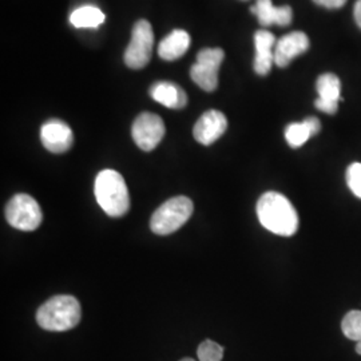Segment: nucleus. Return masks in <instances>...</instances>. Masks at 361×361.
Returning <instances> with one entry per match:
<instances>
[{
  "instance_id": "obj_11",
  "label": "nucleus",
  "mask_w": 361,
  "mask_h": 361,
  "mask_svg": "<svg viewBox=\"0 0 361 361\" xmlns=\"http://www.w3.org/2000/svg\"><path fill=\"white\" fill-rule=\"evenodd\" d=\"M316 89L319 92V98L314 102L316 109L325 114H336L338 109V102L343 101L341 82L338 77L332 73H325L317 79Z\"/></svg>"
},
{
  "instance_id": "obj_24",
  "label": "nucleus",
  "mask_w": 361,
  "mask_h": 361,
  "mask_svg": "<svg viewBox=\"0 0 361 361\" xmlns=\"http://www.w3.org/2000/svg\"><path fill=\"white\" fill-rule=\"evenodd\" d=\"M356 352L361 356V341H357V344H356Z\"/></svg>"
},
{
  "instance_id": "obj_23",
  "label": "nucleus",
  "mask_w": 361,
  "mask_h": 361,
  "mask_svg": "<svg viewBox=\"0 0 361 361\" xmlns=\"http://www.w3.org/2000/svg\"><path fill=\"white\" fill-rule=\"evenodd\" d=\"M355 20H356V23H357V26L361 28V0H357L356 1V4H355Z\"/></svg>"
},
{
  "instance_id": "obj_22",
  "label": "nucleus",
  "mask_w": 361,
  "mask_h": 361,
  "mask_svg": "<svg viewBox=\"0 0 361 361\" xmlns=\"http://www.w3.org/2000/svg\"><path fill=\"white\" fill-rule=\"evenodd\" d=\"M316 4L325 7V8H331V10H335V8H341L347 0H313Z\"/></svg>"
},
{
  "instance_id": "obj_19",
  "label": "nucleus",
  "mask_w": 361,
  "mask_h": 361,
  "mask_svg": "<svg viewBox=\"0 0 361 361\" xmlns=\"http://www.w3.org/2000/svg\"><path fill=\"white\" fill-rule=\"evenodd\" d=\"M341 329L349 340L361 341V310H350L343 319Z\"/></svg>"
},
{
  "instance_id": "obj_2",
  "label": "nucleus",
  "mask_w": 361,
  "mask_h": 361,
  "mask_svg": "<svg viewBox=\"0 0 361 361\" xmlns=\"http://www.w3.org/2000/svg\"><path fill=\"white\" fill-rule=\"evenodd\" d=\"M94 193L107 216L122 217L129 212V190L123 177L116 170L106 169L97 176Z\"/></svg>"
},
{
  "instance_id": "obj_3",
  "label": "nucleus",
  "mask_w": 361,
  "mask_h": 361,
  "mask_svg": "<svg viewBox=\"0 0 361 361\" xmlns=\"http://www.w3.org/2000/svg\"><path fill=\"white\" fill-rule=\"evenodd\" d=\"M80 304L75 297L55 296L47 300L37 312L39 326L50 332H65L80 322Z\"/></svg>"
},
{
  "instance_id": "obj_8",
  "label": "nucleus",
  "mask_w": 361,
  "mask_h": 361,
  "mask_svg": "<svg viewBox=\"0 0 361 361\" xmlns=\"http://www.w3.org/2000/svg\"><path fill=\"white\" fill-rule=\"evenodd\" d=\"M166 128L162 118L153 113H142L135 118L131 129L134 142L143 152H152L165 137Z\"/></svg>"
},
{
  "instance_id": "obj_13",
  "label": "nucleus",
  "mask_w": 361,
  "mask_h": 361,
  "mask_svg": "<svg viewBox=\"0 0 361 361\" xmlns=\"http://www.w3.org/2000/svg\"><path fill=\"white\" fill-rule=\"evenodd\" d=\"M250 13L257 16L258 23L262 27L289 26L293 19V13L289 6L276 7L271 0H257L250 7Z\"/></svg>"
},
{
  "instance_id": "obj_18",
  "label": "nucleus",
  "mask_w": 361,
  "mask_h": 361,
  "mask_svg": "<svg viewBox=\"0 0 361 361\" xmlns=\"http://www.w3.org/2000/svg\"><path fill=\"white\" fill-rule=\"evenodd\" d=\"M104 13L97 6L86 4L78 7L70 15V23L75 28H98L104 25Z\"/></svg>"
},
{
  "instance_id": "obj_14",
  "label": "nucleus",
  "mask_w": 361,
  "mask_h": 361,
  "mask_svg": "<svg viewBox=\"0 0 361 361\" xmlns=\"http://www.w3.org/2000/svg\"><path fill=\"white\" fill-rule=\"evenodd\" d=\"M276 43H277L276 37L269 31L259 30L255 34V44H256L255 71L261 77L268 75L271 66L274 63Z\"/></svg>"
},
{
  "instance_id": "obj_17",
  "label": "nucleus",
  "mask_w": 361,
  "mask_h": 361,
  "mask_svg": "<svg viewBox=\"0 0 361 361\" xmlns=\"http://www.w3.org/2000/svg\"><path fill=\"white\" fill-rule=\"evenodd\" d=\"M322 130V122L316 116H308L302 122L290 123L285 129V140L293 149L301 147L310 137L317 135Z\"/></svg>"
},
{
  "instance_id": "obj_21",
  "label": "nucleus",
  "mask_w": 361,
  "mask_h": 361,
  "mask_svg": "<svg viewBox=\"0 0 361 361\" xmlns=\"http://www.w3.org/2000/svg\"><path fill=\"white\" fill-rule=\"evenodd\" d=\"M347 183L350 192L361 198V164L355 162L347 170Z\"/></svg>"
},
{
  "instance_id": "obj_1",
  "label": "nucleus",
  "mask_w": 361,
  "mask_h": 361,
  "mask_svg": "<svg viewBox=\"0 0 361 361\" xmlns=\"http://www.w3.org/2000/svg\"><path fill=\"white\" fill-rule=\"evenodd\" d=\"M257 217L261 225L277 235L290 237L298 229V216L292 202L276 192H268L259 197Z\"/></svg>"
},
{
  "instance_id": "obj_7",
  "label": "nucleus",
  "mask_w": 361,
  "mask_h": 361,
  "mask_svg": "<svg viewBox=\"0 0 361 361\" xmlns=\"http://www.w3.org/2000/svg\"><path fill=\"white\" fill-rule=\"evenodd\" d=\"M225 58L222 49H204L198 52L197 62L190 68V77L202 90L212 92L219 86V66Z\"/></svg>"
},
{
  "instance_id": "obj_4",
  "label": "nucleus",
  "mask_w": 361,
  "mask_h": 361,
  "mask_svg": "<svg viewBox=\"0 0 361 361\" xmlns=\"http://www.w3.org/2000/svg\"><path fill=\"white\" fill-rule=\"evenodd\" d=\"M193 209L192 200L185 195L170 198L155 210L150 221V228L158 235L177 232L192 217Z\"/></svg>"
},
{
  "instance_id": "obj_20",
  "label": "nucleus",
  "mask_w": 361,
  "mask_h": 361,
  "mask_svg": "<svg viewBox=\"0 0 361 361\" xmlns=\"http://www.w3.org/2000/svg\"><path fill=\"white\" fill-rule=\"evenodd\" d=\"M200 361H221L224 357V348L216 341L205 340L197 349Z\"/></svg>"
},
{
  "instance_id": "obj_25",
  "label": "nucleus",
  "mask_w": 361,
  "mask_h": 361,
  "mask_svg": "<svg viewBox=\"0 0 361 361\" xmlns=\"http://www.w3.org/2000/svg\"><path fill=\"white\" fill-rule=\"evenodd\" d=\"M180 361H195L193 359H190V357H186V359H182Z\"/></svg>"
},
{
  "instance_id": "obj_15",
  "label": "nucleus",
  "mask_w": 361,
  "mask_h": 361,
  "mask_svg": "<svg viewBox=\"0 0 361 361\" xmlns=\"http://www.w3.org/2000/svg\"><path fill=\"white\" fill-rule=\"evenodd\" d=\"M150 97L169 109H183L188 104V94L171 82H157L150 87Z\"/></svg>"
},
{
  "instance_id": "obj_6",
  "label": "nucleus",
  "mask_w": 361,
  "mask_h": 361,
  "mask_svg": "<svg viewBox=\"0 0 361 361\" xmlns=\"http://www.w3.org/2000/svg\"><path fill=\"white\" fill-rule=\"evenodd\" d=\"M153 47H154L153 27L147 20L141 19L133 27L131 40L125 52V63L134 70L146 67L152 59Z\"/></svg>"
},
{
  "instance_id": "obj_12",
  "label": "nucleus",
  "mask_w": 361,
  "mask_h": 361,
  "mask_svg": "<svg viewBox=\"0 0 361 361\" xmlns=\"http://www.w3.org/2000/svg\"><path fill=\"white\" fill-rule=\"evenodd\" d=\"M310 38L302 31H293L279 39L274 47V63L286 67L296 56L308 51Z\"/></svg>"
},
{
  "instance_id": "obj_10",
  "label": "nucleus",
  "mask_w": 361,
  "mask_h": 361,
  "mask_svg": "<svg viewBox=\"0 0 361 361\" xmlns=\"http://www.w3.org/2000/svg\"><path fill=\"white\" fill-rule=\"evenodd\" d=\"M228 129V119L219 110L204 113L194 125V138L197 142L209 146L216 142Z\"/></svg>"
},
{
  "instance_id": "obj_9",
  "label": "nucleus",
  "mask_w": 361,
  "mask_h": 361,
  "mask_svg": "<svg viewBox=\"0 0 361 361\" xmlns=\"http://www.w3.org/2000/svg\"><path fill=\"white\" fill-rule=\"evenodd\" d=\"M40 141L51 153H66L74 142L73 130L61 119H50L40 129Z\"/></svg>"
},
{
  "instance_id": "obj_5",
  "label": "nucleus",
  "mask_w": 361,
  "mask_h": 361,
  "mask_svg": "<svg viewBox=\"0 0 361 361\" xmlns=\"http://www.w3.org/2000/svg\"><path fill=\"white\" fill-rule=\"evenodd\" d=\"M6 219L15 229L32 232L42 224L43 214L35 198L28 194H16L6 207Z\"/></svg>"
},
{
  "instance_id": "obj_16",
  "label": "nucleus",
  "mask_w": 361,
  "mask_h": 361,
  "mask_svg": "<svg viewBox=\"0 0 361 361\" xmlns=\"http://www.w3.org/2000/svg\"><path fill=\"white\" fill-rule=\"evenodd\" d=\"M190 47V35L185 30H174L158 46V55L168 62L177 61Z\"/></svg>"
}]
</instances>
